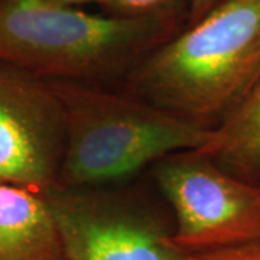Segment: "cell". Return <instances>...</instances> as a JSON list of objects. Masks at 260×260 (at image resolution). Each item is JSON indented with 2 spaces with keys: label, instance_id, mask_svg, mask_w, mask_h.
<instances>
[{
  "label": "cell",
  "instance_id": "obj_1",
  "mask_svg": "<svg viewBox=\"0 0 260 260\" xmlns=\"http://www.w3.org/2000/svg\"><path fill=\"white\" fill-rule=\"evenodd\" d=\"M188 23L178 0L138 15H94L44 0H0V61L45 80L124 78Z\"/></svg>",
  "mask_w": 260,
  "mask_h": 260
},
{
  "label": "cell",
  "instance_id": "obj_2",
  "mask_svg": "<svg viewBox=\"0 0 260 260\" xmlns=\"http://www.w3.org/2000/svg\"><path fill=\"white\" fill-rule=\"evenodd\" d=\"M260 77V0H220L149 52L126 91L214 129Z\"/></svg>",
  "mask_w": 260,
  "mask_h": 260
},
{
  "label": "cell",
  "instance_id": "obj_3",
  "mask_svg": "<svg viewBox=\"0 0 260 260\" xmlns=\"http://www.w3.org/2000/svg\"><path fill=\"white\" fill-rule=\"evenodd\" d=\"M62 106L64 152L56 185H116L177 152L207 146L214 129L100 83L48 80Z\"/></svg>",
  "mask_w": 260,
  "mask_h": 260
},
{
  "label": "cell",
  "instance_id": "obj_4",
  "mask_svg": "<svg viewBox=\"0 0 260 260\" xmlns=\"http://www.w3.org/2000/svg\"><path fill=\"white\" fill-rule=\"evenodd\" d=\"M68 260H185L174 218L143 195L113 185L44 192Z\"/></svg>",
  "mask_w": 260,
  "mask_h": 260
},
{
  "label": "cell",
  "instance_id": "obj_5",
  "mask_svg": "<svg viewBox=\"0 0 260 260\" xmlns=\"http://www.w3.org/2000/svg\"><path fill=\"white\" fill-rule=\"evenodd\" d=\"M153 175L172 210V242L182 253L260 240V182L234 177L200 150L165 156Z\"/></svg>",
  "mask_w": 260,
  "mask_h": 260
},
{
  "label": "cell",
  "instance_id": "obj_6",
  "mask_svg": "<svg viewBox=\"0 0 260 260\" xmlns=\"http://www.w3.org/2000/svg\"><path fill=\"white\" fill-rule=\"evenodd\" d=\"M62 152V106L49 81L0 61V184L47 192Z\"/></svg>",
  "mask_w": 260,
  "mask_h": 260
},
{
  "label": "cell",
  "instance_id": "obj_7",
  "mask_svg": "<svg viewBox=\"0 0 260 260\" xmlns=\"http://www.w3.org/2000/svg\"><path fill=\"white\" fill-rule=\"evenodd\" d=\"M0 260H68L42 194L0 184Z\"/></svg>",
  "mask_w": 260,
  "mask_h": 260
},
{
  "label": "cell",
  "instance_id": "obj_8",
  "mask_svg": "<svg viewBox=\"0 0 260 260\" xmlns=\"http://www.w3.org/2000/svg\"><path fill=\"white\" fill-rule=\"evenodd\" d=\"M200 152L224 171L260 182V77L232 112L214 127L211 142Z\"/></svg>",
  "mask_w": 260,
  "mask_h": 260
},
{
  "label": "cell",
  "instance_id": "obj_9",
  "mask_svg": "<svg viewBox=\"0 0 260 260\" xmlns=\"http://www.w3.org/2000/svg\"><path fill=\"white\" fill-rule=\"evenodd\" d=\"M178 0H104L102 6L107 13L114 15H138L149 10L158 9L174 3ZM220 0H192L188 10V23L201 18L207 10H210Z\"/></svg>",
  "mask_w": 260,
  "mask_h": 260
},
{
  "label": "cell",
  "instance_id": "obj_10",
  "mask_svg": "<svg viewBox=\"0 0 260 260\" xmlns=\"http://www.w3.org/2000/svg\"><path fill=\"white\" fill-rule=\"evenodd\" d=\"M185 260H260V240L186 253Z\"/></svg>",
  "mask_w": 260,
  "mask_h": 260
},
{
  "label": "cell",
  "instance_id": "obj_11",
  "mask_svg": "<svg viewBox=\"0 0 260 260\" xmlns=\"http://www.w3.org/2000/svg\"><path fill=\"white\" fill-rule=\"evenodd\" d=\"M48 3H54V5H62V6H78L84 3H99L102 5L104 0H44Z\"/></svg>",
  "mask_w": 260,
  "mask_h": 260
}]
</instances>
